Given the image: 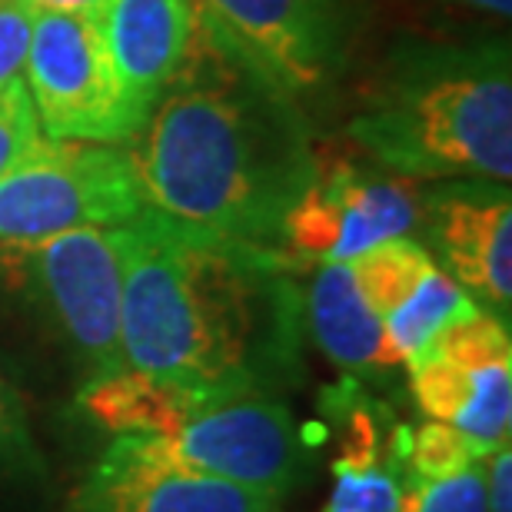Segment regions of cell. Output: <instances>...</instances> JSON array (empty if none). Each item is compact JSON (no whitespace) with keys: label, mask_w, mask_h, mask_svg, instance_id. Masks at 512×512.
<instances>
[{"label":"cell","mask_w":512,"mask_h":512,"mask_svg":"<svg viewBox=\"0 0 512 512\" xmlns=\"http://www.w3.org/2000/svg\"><path fill=\"white\" fill-rule=\"evenodd\" d=\"M366 153L406 180L512 177V80L506 57L446 60L376 100L350 124Z\"/></svg>","instance_id":"obj_3"},{"label":"cell","mask_w":512,"mask_h":512,"mask_svg":"<svg viewBox=\"0 0 512 512\" xmlns=\"http://www.w3.org/2000/svg\"><path fill=\"white\" fill-rule=\"evenodd\" d=\"M280 496L170 463L143 443L117 436L70 496V512H276Z\"/></svg>","instance_id":"obj_10"},{"label":"cell","mask_w":512,"mask_h":512,"mask_svg":"<svg viewBox=\"0 0 512 512\" xmlns=\"http://www.w3.org/2000/svg\"><path fill=\"white\" fill-rule=\"evenodd\" d=\"M213 399L220 396L124 366L117 373L94 376L80 393V409L114 436H167Z\"/></svg>","instance_id":"obj_16"},{"label":"cell","mask_w":512,"mask_h":512,"mask_svg":"<svg viewBox=\"0 0 512 512\" xmlns=\"http://www.w3.org/2000/svg\"><path fill=\"white\" fill-rule=\"evenodd\" d=\"M153 453L197 473L286 496L310 469L303 426L270 393L213 399L167 436H143Z\"/></svg>","instance_id":"obj_7"},{"label":"cell","mask_w":512,"mask_h":512,"mask_svg":"<svg viewBox=\"0 0 512 512\" xmlns=\"http://www.w3.org/2000/svg\"><path fill=\"white\" fill-rule=\"evenodd\" d=\"M24 266L30 290L94 376L124 370L120 343V263L117 227H77L57 237L0 250Z\"/></svg>","instance_id":"obj_6"},{"label":"cell","mask_w":512,"mask_h":512,"mask_svg":"<svg viewBox=\"0 0 512 512\" xmlns=\"http://www.w3.org/2000/svg\"><path fill=\"white\" fill-rule=\"evenodd\" d=\"M436 266L439 263L433 260V253L413 237H393L386 243H376V247L350 260L353 280L360 286L363 300L370 303V310L380 316V323L423 286V280Z\"/></svg>","instance_id":"obj_18"},{"label":"cell","mask_w":512,"mask_h":512,"mask_svg":"<svg viewBox=\"0 0 512 512\" xmlns=\"http://www.w3.org/2000/svg\"><path fill=\"white\" fill-rule=\"evenodd\" d=\"M24 84L50 140L120 147L143 127L117 87L97 14L37 10Z\"/></svg>","instance_id":"obj_5"},{"label":"cell","mask_w":512,"mask_h":512,"mask_svg":"<svg viewBox=\"0 0 512 512\" xmlns=\"http://www.w3.org/2000/svg\"><path fill=\"white\" fill-rule=\"evenodd\" d=\"M34 10H80V14H100L107 0H27Z\"/></svg>","instance_id":"obj_25"},{"label":"cell","mask_w":512,"mask_h":512,"mask_svg":"<svg viewBox=\"0 0 512 512\" xmlns=\"http://www.w3.org/2000/svg\"><path fill=\"white\" fill-rule=\"evenodd\" d=\"M429 237L446 273L506 320L512 303V203L496 190H453L429 203Z\"/></svg>","instance_id":"obj_11"},{"label":"cell","mask_w":512,"mask_h":512,"mask_svg":"<svg viewBox=\"0 0 512 512\" xmlns=\"http://www.w3.org/2000/svg\"><path fill=\"white\" fill-rule=\"evenodd\" d=\"M150 210L207 237L273 250L316 160L286 97L197 37L180 74L127 140Z\"/></svg>","instance_id":"obj_2"},{"label":"cell","mask_w":512,"mask_h":512,"mask_svg":"<svg viewBox=\"0 0 512 512\" xmlns=\"http://www.w3.org/2000/svg\"><path fill=\"white\" fill-rule=\"evenodd\" d=\"M40 140H44V130H40L37 110L20 77L0 94V177L14 170Z\"/></svg>","instance_id":"obj_22"},{"label":"cell","mask_w":512,"mask_h":512,"mask_svg":"<svg viewBox=\"0 0 512 512\" xmlns=\"http://www.w3.org/2000/svg\"><path fill=\"white\" fill-rule=\"evenodd\" d=\"M486 503L489 512H512V449L509 443L486 456Z\"/></svg>","instance_id":"obj_24"},{"label":"cell","mask_w":512,"mask_h":512,"mask_svg":"<svg viewBox=\"0 0 512 512\" xmlns=\"http://www.w3.org/2000/svg\"><path fill=\"white\" fill-rule=\"evenodd\" d=\"M403 512H489L486 459L446 479H409Z\"/></svg>","instance_id":"obj_20"},{"label":"cell","mask_w":512,"mask_h":512,"mask_svg":"<svg viewBox=\"0 0 512 512\" xmlns=\"http://www.w3.org/2000/svg\"><path fill=\"white\" fill-rule=\"evenodd\" d=\"M220 50L283 97L323 84L340 47V0H193Z\"/></svg>","instance_id":"obj_8"},{"label":"cell","mask_w":512,"mask_h":512,"mask_svg":"<svg viewBox=\"0 0 512 512\" xmlns=\"http://www.w3.org/2000/svg\"><path fill=\"white\" fill-rule=\"evenodd\" d=\"M44 473V453L34 443L24 399L14 383L0 373V479L4 476H40Z\"/></svg>","instance_id":"obj_21"},{"label":"cell","mask_w":512,"mask_h":512,"mask_svg":"<svg viewBox=\"0 0 512 512\" xmlns=\"http://www.w3.org/2000/svg\"><path fill=\"white\" fill-rule=\"evenodd\" d=\"M489 453L479 443H473L459 429L429 419L419 429H409L406 446V476L409 479H446L469 469L473 463H483Z\"/></svg>","instance_id":"obj_19"},{"label":"cell","mask_w":512,"mask_h":512,"mask_svg":"<svg viewBox=\"0 0 512 512\" xmlns=\"http://www.w3.org/2000/svg\"><path fill=\"white\" fill-rule=\"evenodd\" d=\"M463 4L469 7H479V10H486V14H496V17H509V10H512V0H463Z\"/></svg>","instance_id":"obj_26"},{"label":"cell","mask_w":512,"mask_h":512,"mask_svg":"<svg viewBox=\"0 0 512 512\" xmlns=\"http://www.w3.org/2000/svg\"><path fill=\"white\" fill-rule=\"evenodd\" d=\"M143 207L124 147L44 137L0 177V250L77 227H120Z\"/></svg>","instance_id":"obj_4"},{"label":"cell","mask_w":512,"mask_h":512,"mask_svg":"<svg viewBox=\"0 0 512 512\" xmlns=\"http://www.w3.org/2000/svg\"><path fill=\"white\" fill-rule=\"evenodd\" d=\"M479 310H483V306H479L443 266H436L423 280V286H419L396 313L386 316L383 333L389 346H393V353L399 356V363H409L416 353H423L429 340H433L436 333H443L449 323L466 320V316H473Z\"/></svg>","instance_id":"obj_17"},{"label":"cell","mask_w":512,"mask_h":512,"mask_svg":"<svg viewBox=\"0 0 512 512\" xmlns=\"http://www.w3.org/2000/svg\"><path fill=\"white\" fill-rule=\"evenodd\" d=\"M117 233L130 370L220 399L273 396L296 360V303L280 253L187 230L150 207Z\"/></svg>","instance_id":"obj_1"},{"label":"cell","mask_w":512,"mask_h":512,"mask_svg":"<svg viewBox=\"0 0 512 512\" xmlns=\"http://www.w3.org/2000/svg\"><path fill=\"white\" fill-rule=\"evenodd\" d=\"M306 320L316 346L346 373L380 376L399 366L380 316L353 280L350 263H320L306 296Z\"/></svg>","instance_id":"obj_15"},{"label":"cell","mask_w":512,"mask_h":512,"mask_svg":"<svg viewBox=\"0 0 512 512\" xmlns=\"http://www.w3.org/2000/svg\"><path fill=\"white\" fill-rule=\"evenodd\" d=\"M406 446L409 429L386 426V419L360 399V406L346 413L323 512H403Z\"/></svg>","instance_id":"obj_14"},{"label":"cell","mask_w":512,"mask_h":512,"mask_svg":"<svg viewBox=\"0 0 512 512\" xmlns=\"http://www.w3.org/2000/svg\"><path fill=\"white\" fill-rule=\"evenodd\" d=\"M413 180L366 177L350 163L316 170L283 220V240L313 263H350L376 243L409 237L419 223Z\"/></svg>","instance_id":"obj_9"},{"label":"cell","mask_w":512,"mask_h":512,"mask_svg":"<svg viewBox=\"0 0 512 512\" xmlns=\"http://www.w3.org/2000/svg\"><path fill=\"white\" fill-rule=\"evenodd\" d=\"M409 366L416 406L429 419L466 433L486 453L512 436V363L456 366L419 353Z\"/></svg>","instance_id":"obj_13"},{"label":"cell","mask_w":512,"mask_h":512,"mask_svg":"<svg viewBox=\"0 0 512 512\" xmlns=\"http://www.w3.org/2000/svg\"><path fill=\"white\" fill-rule=\"evenodd\" d=\"M97 17L120 94L143 124L193 47V0H107Z\"/></svg>","instance_id":"obj_12"},{"label":"cell","mask_w":512,"mask_h":512,"mask_svg":"<svg viewBox=\"0 0 512 512\" xmlns=\"http://www.w3.org/2000/svg\"><path fill=\"white\" fill-rule=\"evenodd\" d=\"M37 10L27 0H0V94L24 77Z\"/></svg>","instance_id":"obj_23"}]
</instances>
